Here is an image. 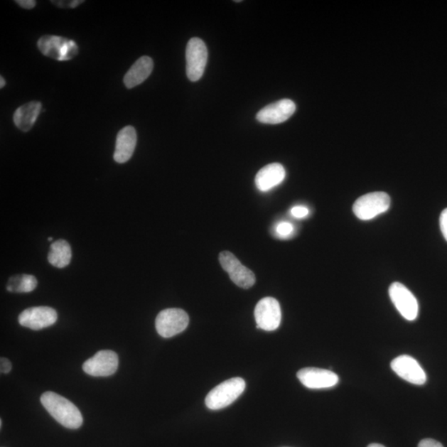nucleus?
I'll return each instance as SVG.
<instances>
[{"mask_svg":"<svg viewBox=\"0 0 447 447\" xmlns=\"http://www.w3.org/2000/svg\"><path fill=\"white\" fill-rule=\"evenodd\" d=\"M41 403L53 418L65 428L77 429L83 424V416L77 406L54 392H46Z\"/></svg>","mask_w":447,"mask_h":447,"instance_id":"f257e3e1","label":"nucleus"},{"mask_svg":"<svg viewBox=\"0 0 447 447\" xmlns=\"http://www.w3.org/2000/svg\"><path fill=\"white\" fill-rule=\"evenodd\" d=\"M245 382L242 378H233L215 387L205 398V405L210 410H220L232 404L244 393Z\"/></svg>","mask_w":447,"mask_h":447,"instance_id":"f03ea898","label":"nucleus"},{"mask_svg":"<svg viewBox=\"0 0 447 447\" xmlns=\"http://www.w3.org/2000/svg\"><path fill=\"white\" fill-rule=\"evenodd\" d=\"M38 47L45 56L58 61H69L78 54L77 44L72 40L52 35L40 38Z\"/></svg>","mask_w":447,"mask_h":447,"instance_id":"7ed1b4c3","label":"nucleus"},{"mask_svg":"<svg viewBox=\"0 0 447 447\" xmlns=\"http://www.w3.org/2000/svg\"><path fill=\"white\" fill-rule=\"evenodd\" d=\"M389 195L383 192L372 193L360 197L353 205L355 217L370 220L387 212L390 208Z\"/></svg>","mask_w":447,"mask_h":447,"instance_id":"20e7f679","label":"nucleus"},{"mask_svg":"<svg viewBox=\"0 0 447 447\" xmlns=\"http://www.w3.org/2000/svg\"><path fill=\"white\" fill-rule=\"evenodd\" d=\"M189 324V316L179 308L165 309L158 315L155 321L156 330L163 338H171L183 333Z\"/></svg>","mask_w":447,"mask_h":447,"instance_id":"39448f33","label":"nucleus"},{"mask_svg":"<svg viewBox=\"0 0 447 447\" xmlns=\"http://www.w3.org/2000/svg\"><path fill=\"white\" fill-rule=\"evenodd\" d=\"M187 75L190 82H198L202 78L208 59V48L202 39L193 38L188 43L185 50Z\"/></svg>","mask_w":447,"mask_h":447,"instance_id":"423d86ee","label":"nucleus"},{"mask_svg":"<svg viewBox=\"0 0 447 447\" xmlns=\"http://www.w3.org/2000/svg\"><path fill=\"white\" fill-rule=\"evenodd\" d=\"M219 260L220 265L230 275L233 283L239 288L248 289L255 284V275L248 268L239 262L232 253L229 251H223L220 254Z\"/></svg>","mask_w":447,"mask_h":447,"instance_id":"0eeeda50","label":"nucleus"},{"mask_svg":"<svg viewBox=\"0 0 447 447\" xmlns=\"http://www.w3.org/2000/svg\"><path fill=\"white\" fill-rule=\"evenodd\" d=\"M254 318L257 328L266 331L277 330L282 320L280 304L274 298L260 300L254 310Z\"/></svg>","mask_w":447,"mask_h":447,"instance_id":"6e6552de","label":"nucleus"},{"mask_svg":"<svg viewBox=\"0 0 447 447\" xmlns=\"http://www.w3.org/2000/svg\"><path fill=\"white\" fill-rule=\"evenodd\" d=\"M389 297L397 310L408 321H414L419 316V303L415 296L404 284L394 283L389 288Z\"/></svg>","mask_w":447,"mask_h":447,"instance_id":"1a4fd4ad","label":"nucleus"},{"mask_svg":"<svg viewBox=\"0 0 447 447\" xmlns=\"http://www.w3.org/2000/svg\"><path fill=\"white\" fill-rule=\"evenodd\" d=\"M119 366L118 355L112 350H99L93 357L83 364L85 373L94 377H107L117 372Z\"/></svg>","mask_w":447,"mask_h":447,"instance_id":"9d476101","label":"nucleus"},{"mask_svg":"<svg viewBox=\"0 0 447 447\" xmlns=\"http://www.w3.org/2000/svg\"><path fill=\"white\" fill-rule=\"evenodd\" d=\"M58 313L49 306H35L24 310L18 316V323L24 328L39 330L57 323Z\"/></svg>","mask_w":447,"mask_h":447,"instance_id":"9b49d317","label":"nucleus"},{"mask_svg":"<svg viewBox=\"0 0 447 447\" xmlns=\"http://www.w3.org/2000/svg\"><path fill=\"white\" fill-rule=\"evenodd\" d=\"M391 368L400 378L416 385H423L426 381V375L421 365L409 355H400L391 363Z\"/></svg>","mask_w":447,"mask_h":447,"instance_id":"f8f14e48","label":"nucleus"},{"mask_svg":"<svg viewBox=\"0 0 447 447\" xmlns=\"http://www.w3.org/2000/svg\"><path fill=\"white\" fill-rule=\"evenodd\" d=\"M301 383L311 389L333 388L338 384L339 377L333 371L318 368H305L298 371Z\"/></svg>","mask_w":447,"mask_h":447,"instance_id":"ddd939ff","label":"nucleus"},{"mask_svg":"<svg viewBox=\"0 0 447 447\" xmlns=\"http://www.w3.org/2000/svg\"><path fill=\"white\" fill-rule=\"evenodd\" d=\"M296 112L293 100L284 99L270 104L257 114L258 122L267 124H278L287 122Z\"/></svg>","mask_w":447,"mask_h":447,"instance_id":"4468645a","label":"nucleus"},{"mask_svg":"<svg viewBox=\"0 0 447 447\" xmlns=\"http://www.w3.org/2000/svg\"><path fill=\"white\" fill-rule=\"evenodd\" d=\"M137 145V133L133 126H126L117 135L114 159L118 163H125L132 158Z\"/></svg>","mask_w":447,"mask_h":447,"instance_id":"2eb2a0df","label":"nucleus"},{"mask_svg":"<svg viewBox=\"0 0 447 447\" xmlns=\"http://www.w3.org/2000/svg\"><path fill=\"white\" fill-rule=\"evenodd\" d=\"M286 172L283 165L274 163L265 166L255 177V185L261 192L277 187L284 182Z\"/></svg>","mask_w":447,"mask_h":447,"instance_id":"dca6fc26","label":"nucleus"},{"mask_svg":"<svg viewBox=\"0 0 447 447\" xmlns=\"http://www.w3.org/2000/svg\"><path fill=\"white\" fill-rule=\"evenodd\" d=\"M153 69L154 61L152 58L147 56L140 58L124 75L125 87L128 89H132L142 84L152 73Z\"/></svg>","mask_w":447,"mask_h":447,"instance_id":"f3484780","label":"nucleus"},{"mask_svg":"<svg viewBox=\"0 0 447 447\" xmlns=\"http://www.w3.org/2000/svg\"><path fill=\"white\" fill-rule=\"evenodd\" d=\"M42 110L41 102H31L25 104L14 112V122L20 130L28 132L37 122L38 115Z\"/></svg>","mask_w":447,"mask_h":447,"instance_id":"a211bd4d","label":"nucleus"},{"mask_svg":"<svg viewBox=\"0 0 447 447\" xmlns=\"http://www.w3.org/2000/svg\"><path fill=\"white\" fill-rule=\"evenodd\" d=\"M72 249L67 240L59 239L50 246L48 256V262L54 267H67L72 260Z\"/></svg>","mask_w":447,"mask_h":447,"instance_id":"6ab92c4d","label":"nucleus"},{"mask_svg":"<svg viewBox=\"0 0 447 447\" xmlns=\"http://www.w3.org/2000/svg\"><path fill=\"white\" fill-rule=\"evenodd\" d=\"M38 280L33 275L23 274L10 278L7 290L11 293H27L37 288Z\"/></svg>","mask_w":447,"mask_h":447,"instance_id":"aec40b11","label":"nucleus"},{"mask_svg":"<svg viewBox=\"0 0 447 447\" xmlns=\"http://www.w3.org/2000/svg\"><path fill=\"white\" fill-rule=\"evenodd\" d=\"M293 225L289 222H281L276 227V232L282 237H287L293 232Z\"/></svg>","mask_w":447,"mask_h":447,"instance_id":"412c9836","label":"nucleus"},{"mask_svg":"<svg viewBox=\"0 0 447 447\" xmlns=\"http://www.w3.org/2000/svg\"><path fill=\"white\" fill-rule=\"evenodd\" d=\"M291 214L296 218H304L309 214V210L303 205H297L291 210Z\"/></svg>","mask_w":447,"mask_h":447,"instance_id":"4be33fe9","label":"nucleus"},{"mask_svg":"<svg viewBox=\"0 0 447 447\" xmlns=\"http://www.w3.org/2000/svg\"><path fill=\"white\" fill-rule=\"evenodd\" d=\"M54 4H56L57 6L65 8V9H74L77 7L78 5L84 3L82 0H71V1H52Z\"/></svg>","mask_w":447,"mask_h":447,"instance_id":"5701e85b","label":"nucleus"},{"mask_svg":"<svg viewBox=\"0 0 447 447\" xmlns=\"http://www.w3.org/2000/svg\"><path fill=\"white\" fill-rule=\"evenodd\" d=\"M440 227L441 233L447 241V208L443 210L440 217Z\"/></svg>","mask_w":447,"mask_h":447,"instance_id":"b1692460","label":"nucleus"},{"mask_svg":"<svg viewBox=\"0 0 447 447\" xmlns=\"http://www.w3.org/2000/svg\"><path fill=\"white\" fill-rule=\"evenodd\" d=\"M11 370V362H10L8 359L2 357L1 360H0V370H1V373L8 374Z\"/></svg>","mask_w":447,"mask_h":447,"instance_id":"393cba45","label":"nucleus"},{"mask_svg":"<svg viewBox=\"0 0 447 447\" xmlns=\"http://www.w3.org/2000/svg\"><path fill=\"white\" fill-rule=\"evenodd\" d=\"M419 447H443V446L433 439H424L420 441Z\"/></svg>","mask_w":447,"mask_h":447,"instance_id":"a878e982","label":"nucleus"},{"mask_svg":"<svg viewBox=\"0 0 447 447\" xmlns=\"http://www.w3.org/2000/svg\"><path fill=\"white\" fill-rule=\"evenodd\" d=\"M16 3L23 9H32L36 6V1L34 0H17Z\"/></svg>","mask_w":447,"mask_h":447,"instance_id":"bb28decb","label":"nucleus"},{"mask_svg":"<svg viewBox=\"0 0 447 447\" xmlns=\"http://www.w3.org/2000/svg\"><path fill=\"white\" fill-rule=\"evenodd\" d=\"M0 88H3L5 85V80L4 79L3 77H0Z\"/></svg>","mask_w":447,"mask_h":447,"instance_id":"cd10ccee","label":"nucleus"},{"mask_svg":"<svg viewBox=\"0 0 447 447\" xmlns=\"http://www.w3.org/2000/svg\"><path fill=\"white\" fill-rule=\"evenodd\" d=\"M368 447H385L383 445H380V444H377V443H373V444H370V446H368Z\"/></svg>","mask_w":447,"mask_h":447,"instance_id":"c85d7f7f","label":"nucleus"},{"mask_svg":"<svg viewBox=\"0 0 447 447\" xmlns=\"http://www.w3.org/2000/svg\"><path fill=\"white\" fill-rule=\"evenodd\" d=\"M48 239L49 241H52V240H53V238H52V237H49Z\"/></svg>","mask_w":447,"mask_h":447,"instance_id":"c756f323","label":"nucleus"}]
</instances>
